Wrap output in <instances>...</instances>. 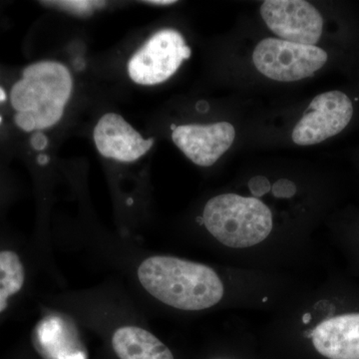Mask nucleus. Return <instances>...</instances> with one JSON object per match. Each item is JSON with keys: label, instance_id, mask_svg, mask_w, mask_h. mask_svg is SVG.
<instances>
[{"label": "nucleus", "instance_id": "obj_1", "mask_svg": "<svg viewBox=\"0 0 359 359\" xmlns=\"http://www.w3.org/2000/svg\"><path fill=\"white\" fill-rule=\"evenodd\" d=\"M138 278L158 301L183 311L212 308L224 295L223 283L214 269L179 257H149L139 266Z\"/></svg>", "mask_w": 359, "mask_h": 359}, {"label": "nucleus", "instance_id": "obj_2", "mask_svg": "<svg viewBox=\"0 0 359 359\" xmlns=\"http://www.w3.org/2000/svg\"><path fill=\"white\" fill-rule=\"evenodd\" d=\"M203 223L221 244L244 249L259 244L273 229V215L257 198L224 194L205 205Z\"/></svg>", "mask_w": 359, "mask_h": 359}, {"label": "nucleus", "instance_id": "obj_3", "mask_svg": "<svg viewBox=\"0 0 359 359\" xmlns=\"http://www.w3.org/2000/svg\"><path fill=\"white\" fill-rule=\"evenodd\" d=\"M327 53L316 45L292 43L280 39H266L252 54L262 74L280 82H294L313 76L327 63Z\"/></svg>", "mask_w": 359, "mask_h": 359}, {"label": "nucleus", "instance_id": "obj_4", "mask_svg": "<svg viewBox=\"0 0 359 359\" xmlns=\"http://www.w3.org/2000/svg\"><path fill=\"white\" fill-rule=\"evenodd\" d=\"M191 54L183 35L165 28L152 35L130 59L129 76L137 84L151 86L163 83L173 76Z\"/></svg>", "mask_w": 359, "mask_h": 359}, {"label": "nucleus", "instance_id": "obj_5", "mask_svg": "<svg viewBox=\"0 0 359 359\" xmlns=\"http://www.w3.org/2000/svg\"><path fill=\"white\" fill-rule=\"evenodd\" d=\"M353 115V102L344 92L320 94L295 125L292 140L301 146L321 143L339 134L351 122Z\"/></svg>", "mask_w": 359, "mask_h": 359}, {"label": "nucleus", "instance_id": "obj_6", "mask_svg": "<svg viewBox=\"0 0 359 359\" xmlns=\"http://www.w3.org/2000/svg\"><path fill=\"white\" fill-rule=\"evenodd\" d=\"M261 15L269 29L285 41L316 45L323 34V16L304 0H266Z\"/></svg>", "mask_w": 359, "mask_h": 359}, {"label": "nucleus", "instance_id": "obj_7", "mask_svg": "<svg viewBox=\"0 0 359 359\" xmlns=\"http://www.w3.org/2000/svg\"><path fill=\"white\" fill-rule=\"evenodd\" d=\"M235 137L236 130L228 122L181 125L172 133V139L180 150L201 167L214 165L231 148Z\"/></svg>", "mask_w": 359, "mask_h": 359}, {"label": "nucleus", "instance_id": "obj_8", "mask_svg": "<svg viewBox=\"0 0 359 359\" xmlns=\"http://www.w3.org/2000/svg\"><path fill=\"white\" fill-rule=\"evenodd\" d=\"M32 340L42 359H88L76 323L67 314L44 316L35 325Z\"/></svg>", "mask_w": 359, "mask_h": 359}, {"label": "nucleus", "instance_id": "obj_9", "mask_svg": "<svg viewBox=\"0 0 359 359\" xmlns=\"http://www.w3.org/2000/svg\"><path fill=\"white\" fill-rule=\"evenodd\" d=\"M314 348L328 359H359V313L327 318L313 332Z\"/></svg>", "mask_w": 359, "mask_h": 359}, {"label": "nucleus", "instance_id": "obj_10", "mask_svg": "<svg viewBox=\"0 0 359 359\" xmlns=\"http://www.w3.org/2000/svg\"><path fill=\"white\" fill-rule=\"evenodd\" d=\"M112 346L120 359H174L160 339L141 327L118 328L113 334Z\"/></svg>", "mask_w": 359, "mask_h": 359}, {"label": "nucleus", "instance_id": "obj_11", "mask_svg": "<svg viewBox=\"0 0 359 359\" xmlns=\"http://www.w3.org/2000/svg\"><path fill=\"white\" fill-rule=\"evenodd\" d=\"M25 282L20 257L11 250L0 252V313L8 306V299L18 294Z\"/></svg>", "mask_w": 359, "mask_h": 359}, {"label": "nucleus", "instance_id": "obj_12", "mask_svg": "<svg viewBox=\"0 0 359 359\" xmlns=\"http://www.w3.org/2000/svg\"><path fill=\"white\" fill-rule=\"evenodd\" d=\"M54 6L62 7L70 13L80 16H90L93 13L94 9L92 1L87 0H72V1H55Z\"/></svg>", "mask_w": 359, "mask_h": 359}, {"label": "nucleus", "instance_id": "obj_13", "mask_svg": "<svg viewBox=\"0 0 359 359\" xmlns=\"http://www.w3.org/2000/svg\"><path fill=\"white\" fill-rule=\"evenodd\" d=\"M273 196L280 199H289L297 193V188L292 181L287 179L278 180L273 186L271 187Z\"/></svg>", "mask_w": 359, "mask_h": 359}, {"label": "nucleus", "instance_id": "obj_14", "mask_svg": "<svg viewBox=\"0 0 359 359\" xmlns=\"http://www.w3.org/2000/svg\"><path fill=\"white\" fill-rule=\"evenodd\" d=\"M249 189L252 196L262 197L271 190V186L266 177L257 176L250 180Z\"/></svg>", "mask_w": 359, "mask_h": 359}, {"label": "nucleus", "instance_id": "obj_15", "mask_svg": "<svg viewBox=\"0 0 359 359\" xmlns=\"http://www.w3.org/2000/svg\"><path fill=\"white\" fill-rule=\"evenodd\" d=\"M14 122L23 131L32 132L36 130V123L30 113L16 112L14 115Z\"/></svg>", "mask_w": 359, "mask_h": 359}, {"label": "nucleus", "instance_id": "obj_16", "mask_svg": "<svg viewBox=\"0 0 359 359\" xmlns=\"http://www.w3.org/2000/svg\"><path fill=\"white\" fill-rule=\"evenodd\" d=\"M32 145L35 150H44L47 145H48V138L41 132H36L32 137Z\"/></svg>", "mask_w": 359, "mask_h": 359}, {"label": "nucleus", "instance_id": "obj_17", "mask_svg": "<svg viewBox=\"0 0 359 359\" xmlns=\"http://www.w3.org/2000/svg\"><path fill=\"white\" fill-rule=\"evenodd\" d=\"M145 4H152V6H167L177 4L175 0H151V1H145Z\"/></svg>", "mask_w": 359, "mask_h": 359}, {"label": "nucleus", "instance_id": "obj_18", "mask_svg": "<svg viewBox=\"0 0 359 359\" xmlns=\"http://www.w3.org/2000/svg\"><path fill=\"white\" fill-rule=\"evenodd\" d=\"M49 160L50 159H49L47 155H39V157H37V161H39V164L42 165V166L48 164Z\"/></svg>", "mask_w": 359, "mask_h": 359}, {"label": "nucleus", "instance_id": "obj_19", "mask_svg": "<svg viewBox=\"0 0 359 359\" xmlns=\"http://www.w3.org/2000/svg\"><path fill=\"white\" fill-rule=\"evenodd\" d=\"M6 100V91L0 87V102H4V101ZM2 121L1 116H0V123Z\"/></svg>", "mask_w": 359, "mask_h": 359}, {"label": "nucleus", "instance_id": "obj_20", "mask_svg": "<svg viewBox=\"0 0 359 359\" xmlns=\"http://www.w3.org/2000/svg\"><path fill=\"white\" fill-rule=\"evenodd\" d=\"M311 320V313H306L304 316H302V321H304V323H309V321Z\"/></svg>", "mask_w": 359, "mask_h": 359}]
</instances>
